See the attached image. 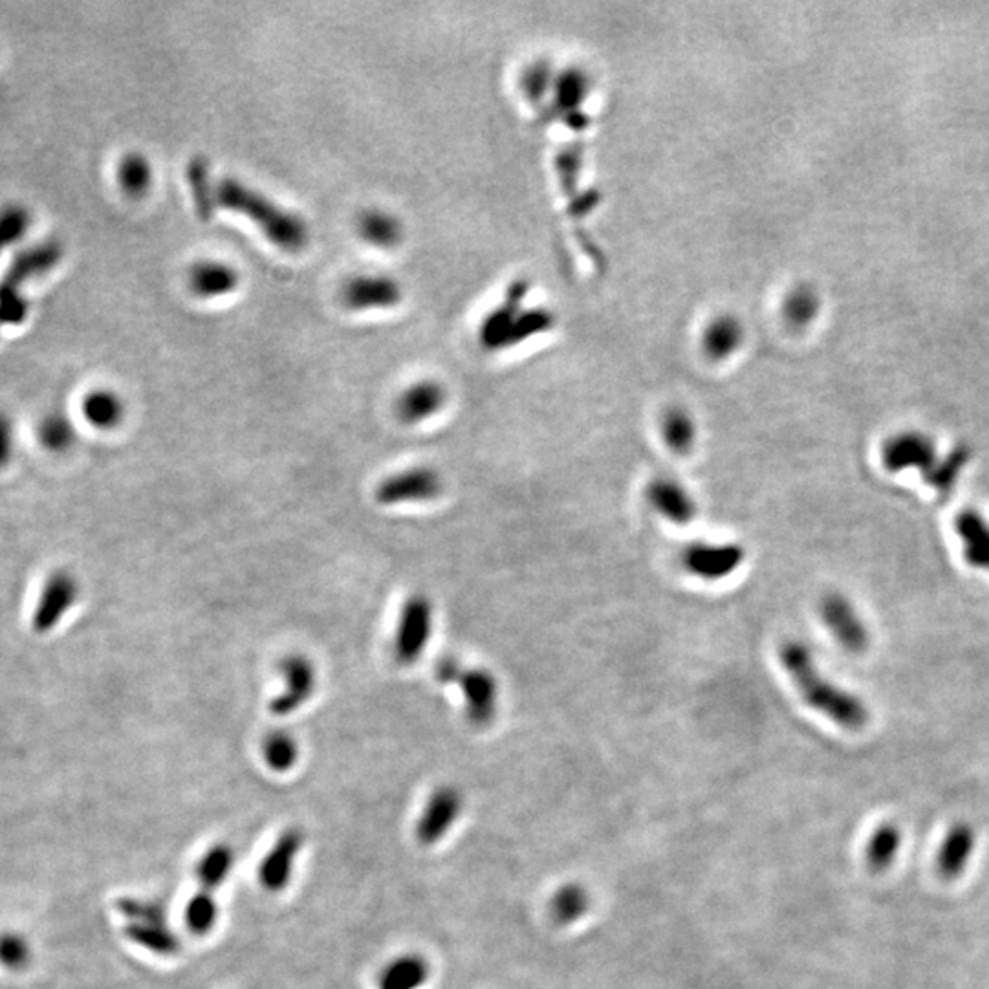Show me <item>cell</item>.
<instances>
[{
  "instance_id": "4dcf8cb0",
  "label": "cell",
  "mask_w": 989,
  "mask_h": 989,
  "mask_svg": "<svg viewBox=\"0 0 989 989\" xmlns=\"http://www.w3.org/2000/svg\"><path fill=\"white\" fill-rule=\"evenodd\" d=\"M262 757L272 772H290L299 759V744L294 735L277 729L262 742Z\"/></svg>"
},
{
  "instance_id": "ac0fdd59",
  "label": "cell",
  "mask_w": 989,
  "mask_h": 989,
  "mask_svg": "<svg viewBox=\"0 0 989 989\" xmlns=\"http://www.w3.org/2000/svg\"><path fill=\"white\" fill-rule=\"evenodd\" d=\"M975 841V832L968 823H958L949 828L936 856V867L942 878L955 880L966 870L973 856Z\"/></svg>"
},
{
  "instance_id": "e0dca14e",
  "label": "cell",
  "mask_w": 989,
  "mask_h": 989,
  "mask_svg": "<svg viewBox=\"0 0 989 989\" xmlns=\"http://www.w3.org/2000/svg\"><path fill=\"white\" fill-rule=\"evenodd\" d=\"M446 389L436 381L425 380L414 383L403 392L396 402V414L403 424H420L427 418L440 413L446 405Z\"/></svg>"
},
{
  "instance_id": "2e32d148",
  "label": "cell",
  "mask_w": 989,
  "mask_h": 989,
  "mask_svg": "<svg viewBox=\"0 0 989 989\" xmlns=\"http://www.w3.org/2000/svg\"><path fill=\"white\" fill-rule=\"evenodd\" d=\"M343 301L350 310L391 308L402 301V286L385 275H361L345 286Z\"/></svg>"
},
{
  "instance_id": "7a4b0ae2",
  "label": "cell",
  "mask_w": 989,
  "mask_h": 989,
  "mask_svg": "<svg viewBox=\"0 0 989 989\" xmlns=\"http://www.w3.org/2000/svg\"><path fill=\"white\" fill-rule=\"evenodd\" d=\"M217 207L240 213L261 228L266 239L284 251H301L310 231L305 220L277 206L268 196L235 178H224L215 187Z\"/></svg>"
},
{
  "instance_id": "4fadbf2b",
  "label": "cell",
  "mask_w": 989,
  "mask_h": 989,
  "mask_svg": "<svg viewBox=\"0 0 989 989\" xmlns=\"http://www.w3.org/2000/svg\"><path fill=\"white\" fill-rule=\"evenodd\" d=\"M63 257H65V246L61 240H41L19 251L13 257L2 281L24 290L26 284L54 272L63 261Z\"/></svg>"
},
{
  "instance_id": "8d00e7d4",
  "label": "cell",
  "mask_w": 989,
  "mask_h": 989,
  "mask_svg": "<svg viewBox=\"0 0 989 989\" xmlns=\"http://www.w3.org/2000/svg\"><path fill=\"white\" fill-rule=\"evenodd\" d=\"M821 310V299L816 290L808 286H799L792 294L788 295L784 312L790 323L794 325H810Z\"/></svg>"
},
{
  "instance_id": "52a82bcc",
  "label": "cell",
  "mask_w": 989,
  "mask_h": 989,
  "mask_svg": "<svg viewBox=\"0 0 989 989\" xmlns=\"http://www.w3.org/2000/svg\"><path fill=\"white\" fill-rule=\"evenodd\" d=\"M682 566L702 581H722L733 576L746 561V550L739 543L695 541L682 550Z\"/></svg>"
},
{
  "instance_id": "8992f818",
  "label": "cell",
  "mask_w": 989,
  "mask_h": 989,
  "mask_svg": "<svg viewBox=\"0 0 989 989\" xmlns=\"http://www.w3.org/2000/svg\"><path fill=\"white\" fill-rule=\"evenodd\" d=\"M444 491V479L435 468L416 466L403 469L387 479L381 480L376 488V500L381 506L418 504L438 499Z\"/></svg>"
},
{
  "instance_id": "277c9868",
  "label": "cell",
  "mask_w": 989,
  "mask_h": 989,
  "mask_svg": "<svg viewBox=\"0 0 989 989\" xmlns=\"http://www.w3.org/2000/svg\"><path fill=\"white\" fill-rule=\"evenodd\" d=\"M881 466L889 473L918 471L927 479L938 466V447L935 440L924 431H898L883 440L880 451Z\"/></svg>"
},
{
  "instance_id": "3957f363",
  "label": "cell",
  "mask_w": 989,
  "mask_h": 989,
  "mask_svg": "<svg viewBox=\"0 0 989 989\" xmlns=\"http://www.w3.org/2000/svg\"><path fill=\"white\" fill-rule=\"evenodd\" d=\"M435 607L425 594H413L405 599L396 634H394V656L400 665H413L422 658L429 640L433 636Z\"/></svg>"
},
{
  "instance_id": "d590c367",
  "label": "cell",
  "mask_w": 989,
  "mask_h": 989,
  "mask_svg": "<svg viewBox=\"0 0 989 989\" xmlns=\"http://www.w3.org/2000/svg\"><path fill=\"white\" fill-rule=\"evenodd\" d=\"M30 299L24 290L0 281V325L21 327L30 316Z\"/></svg>"
},
{
  "instance_id": "ab89813d",
  "label": "cell",
  "mask_w": 989,
  "mask_h": 989,
  "mask_svg": "<svg viewBox=\"0 0 989 989\" xmlns=\"http://www.w3.org/2000/svg\"><path fill=\"white\" fill-rule=\"evenodd\" d=\"M462 667L464 665L458 662L457 658L444 656L440 662L436 663V680L442 685H455L457 684L458 674L462 671Z\"/></svg>"
},
{
  "instance_id": "ffe728a7",
  "label": "cell",
  "mask_w": 989,
  "mask_h": 989,
  "mask_svg": "<svg viewBox=\"0 0 989 989\" xmlns=\"http://www.w3.org/2000/svg\"><path fill=\"white\" fill-rule=\"evenodd\" d=\"M189 286L200 297H222L239 286V273L224 262H198L189 273Z\"/></svg>"
},
{
  "instance_id": "d6986e66",
  "label": "cell",
  "mask_w": 989,
  "mask_h": 989,
  "mask_svg": "<svg viewBox=\"0 0 989 989\" xmlns=\"http://www.w3.org/2000/svg\"><path fill=\"white\" fill-rule=\"evenodd\" d=\"M125 935L132 944L142 947L156 957H176L182 949V944L169 920H143V922H127Z\"/></svg>"
},
{
  "instance_id": "7402d4cb",
  "label": "cell",
  "mask_w": 989,
  "mask_h": 989,
  "mask_svg": "<svg viewBox=\"0 0 989 989\" xmlns=\"http://www.w3.org/2000/svg\"><path fill=\"white\" fill-rule=\"evenodd\" d=\"M81 411L88 424L99 431L116 429L125 418V403L118 392L110 389H94L81 403Z\"/></svg>"
},
{
  "instance_id": "f546056e",
  "label": "cell",
  "mask_w": 989,
  "mask_h": 989,
  "mask_svg": "<svg viewBox=\"0 0 989 989\" xmlns=\"http://www.w3.org/2000/svg\"><path fill=\"white\" fill-rule=\"evenodd\" d=\"M359 233L374 246L392 248L402 240V222L385 211H367L359 218Z\"/></svg>"
},
{
  "instance_id": "cb8c5ba5",
  "label": "cell",
  "mask_w": 989,
  "mask_h": 989,
  "mask_svg": "<svg viewBox=\"0 0 989 989\" xmlns=\"http://www.w3.org/2000/svg\"><path fill=\"white\" fill-rule=\"evenodd\" d=\"M662 438L665 446L676 457H687L696 442V425L693 416L682 407H671L663 413Z\"/></svg>"
},
{
  "instance_id": "d4e9b609",
  "label": "cell",
  "mask_w": 989,
  "mask_h": 989,
  "mask_svg": "<svg viewBox=\"0 0 989 989\" xmlns=\"http://www.w3.org/2000/svg\"><path fill=\"white\" fill-rule=\"evenodd\" d=\"M590 909V896L583 885L566 883L550 900V916L557 925L576 924Z\"/></svg>"
},
{
  "instance_id": "5bb4252c",
  "label": "cell",
  "mask_w": 989,
  "mask_h": 989,
  "mask_svg": "<svg viewBox=\"0 0 989 989\" xmlns=\"http://www.w3.org/2000/svg\"><path fill=\"white\" fill-rule=\"evenodd\" d=\"M645 500L660 517L673 524H689L698 513L695 499L684 484L665 475L649 480Z\"/></svg>"
},
{
  "instance_id": "6da1fadb",
  "label": "cell",
  "mask_w": 989,
  "mask_h": 989,
  "mask_svg": "<svg viewBox=\"0 0 989 989\" xmlns=\"http://www.w3.org/2000/svg\"><path fill=\"white\" fill-rule=\"evenodd\" d=\"M777 654L797 693L814 711L848 731L867 726L869 707L859 696L826 678L805 642L784 640Z\"/></svg>"
},
{
  "instance_id": "f35d334b",
  "label": "cell",
  "mask_w": 989,
  "mask_h": 989,
  "mask_svg": "<svg viewBox=\"0 0 989 989\" xmlns=\"http://www.w3.org/2000/svg\"><path fill=\"white\" fill-rule=\"evenodd\" d=\"M15 447V429L10 414L0 411V469L6 468L13 457Z\"/></svg>"
},
{
  "instance_id": "4316f807",
  "label": "cell",
  "mask_w": 989,
  "mask_h": 989,
  "mask_svg": "<svg viewBox=\"0 0 989 989\" xmlns=\"http://www.w3.org/2000/svg\"><path fill=\"white\" fill-rule=\"evenodd\" d=\"M116 180L125 195L142 198L153 184V169L143 154H125L116 169Z\"/></svg>"
},
{
  "instance_id": "74e56055",
  "label": "cell",
  "mask_w": 989,
  "mask_h": 989,
  "mask_svg": "<svg viewBox=\"0 0 989 989\" xmlns=\"http://www.w3.org/2000/svg\"><path fill=\"white\" fill-rule=\"evenodd\" d=\"M32 960L30 942L19 933L0 935V966L10 971H21Z\"/></svg>"
},
{
  "instance_id": "7c38bea8",
  "label": "cell",
  "mask_w": 989,
  "mask_h": 989,
  "mask_svg": "<svg viewBox=\"0 0 989 989\" xmlns=\"http://www.w3.org/2000/svg\"><path fill=\"white\" fill-rule=\"evenodd\" d=\"M305 845V836L299 828H286L277 837L259 869L261 885L270 892H281L290 885L294 876L295 861Z\"/></svg>"
},
{
  "instance_id": "44dd1931",
  "label": "cell",
  "mask_w": 989,
  "mask_h": 989,
  "mask_svg": "<svg viewBox=\"0 0 989 989\" xmlns=\"http://www.w3.org/2000/svg\"><path fill=\"white\" fill-rule=\"evenodd\" d=\"M431 975L422 955H402L381 969L378 989H420Z\"/></svg>"
},
{
  "instance_id": "30bf717a",
  "label": "cell",
  "mask_w": 989,
  "mask_h": 989,
  "mask_svg": "<svg viewBox=\"0 0 989 989\" xmlns=\"http://www.w3.org/2000/svg\"><path fill=\"white\" fill-rule=\"evenodd\" d=\"M460 812H462V797L458 794L457 788L438 786L435 792L429 795L424 810L418 817L416 823L418 841L425 847L442 841L457 823Z\"/></svg>"
},
{
  "instance_id": "83f0119b",
  "label": "cell",
  "mask_w": 989,
  "mask_h": 989,
  "mask_svg": "<svg viewBox=\"0 0 989 989\" xmlns=\"http://www.w3.org/2000/svg\"><path fill=\"white\" fill-rule=\"evenodd\" d=\"M33 226V213L24 204L11 202L0 207V259L6 251L26 239Z\"/></svg>"
},
{
  "instance_id": "836d02e7",
  "label": "cell",
  "mask_w": 989,
  "mask_h": 989,
  "mask_svg": "<svg viewBox=\"0 0 989 989\" xmlns=\"http://www.w3.org/2000/svg\"><path fill=\"white\" fill-rule=\"evenodd\" d=\"M218 920L217 894L196 891L185 909L187 929L196 936H204L215 929Z\"/></svg>"
},
{
  "instance_id": "9c48e42d",
  "label": "cell",
  "mask_w": 989,
  "mask_h": 989,
  "mask_svg": "<svg viewBox=\"0 0 989 989\" xmlns=\"http://www.w3.org/2000/svg\"><path fill=\"white\" fill-rule=\"evenodd\" d=\"M284 687L281 695L270 702L275 717H288L305 706L317 687L316 665L305 654H290L281 662Z\"/></svg>"
},
{
  "instance_id": "1f68e13d",
  "label": "cell",
  "mask_w": 989,
  "mask_h": 989,
  "mask_svg": "<svg viewBox=\"0 0 989 989\" xmlns=\"http://www.w3.org/2000/svg\"><path fill=\"white\" fill-rule=\"evenodd\" d=\"M969 458H971V453H969L968 447H955L953 451L947 453L946 457L940 458L938 466L924 480L925 484L929 488H933L936 493H940V495L951 493V491L955 490L958 480H960L964 469L968 466Z\"/></svg>"
},
{
  "instance_id": "d6a6232c",
  "label": "cell",
  "mask_w": 989,
  "mask_h": 989,
  "mask_svg": "<svg viewBox=\"0 0 989 989\" xmlns=\"http://www.w3.org/2000/svg\"><path fill=\"white\" fill-rule=\"evenodd\" d=\"M740 341H742V327L739 323L729 317H720L707 327L704 347L707 356L724 359L739 348Z\"/></svg>"
},
{
  "instance_id": "9a60e30c",
  "label": "cell",
  "mask_w": 989,
  "mask_h": 989,
  "mask_svg": "<svg viewBox=\"0 0 989 989\" xmlns=\"http://www.w3.org/2000/svg\"><path fill=\"white\" fill-rule=\"evenodd\" d=\"M953 528L962 546L964 561L979 572H989V519L982 511H958Z\"/></svg>"
},
{
  "instance_id": "ba28073f",
  "label": "cell",
  "mask_w": 989,
  "mask_h": 989,
  "mask_svg": "<svg viewBox=\"0 0 989 989\" xmlns=\"http://www.w3.org/2000/svg\"><path fill=\"white\" fill-rule=\"evenodd\" d=\"M464 709L469 722L477 728H486L497 717L499 709V684L488 669L462 667L457 680Z\"/></svg>"
},
{
  "instance_id": "f1b7e54d",
  "label": "cell",
  "mask_w": 989,
  "mask_h": 989,
  "mask_svg": "<svg viewBox=\"0 0 989 989\" xmlns=\"http://www.w3.org/2000/svg\"><path fill=\"white\" fill-rule=\"evenodd\" d=\"M187 180L191 187V195L195 200L196 213L202 220H209L215 215L217 209V198H215V187L209 174V165L202 156H196L187 167Z\"/></svg>"
},
{
  "instance_id": "603a6c76",
  "label": "cell",
  "mask_w": 989,
  "mask_h": 989,
  "mask_svg": "<svg viewBox=\"0 0 989 989\" xmlns=\"http://www.w3.org/2000/svg\"><path fill=\"white\" fill-rule=\"evenodd\" d=\"M233 867H235V852L229 845L218 843L207 848L206 854L196 863L195 878L196 883L200 885L198 891L217 894L218 889L228 880Z\"/></svg>"
},
{
  "instance_id": "8fae6325",
  "label": "cell",
  "mask_w": 989,
  "mask_h": 989,
  "mask_svg": "<svg viewBox=\"0 0 989 989\" xmlns=\"http://www.w3.org/2000/svg\"><path fill=\"white\" fill-rule=\"evenodd\" d=\"M77 594L79 587L76 577L72 574L59 570L48 577L37 601V607L33 610V631L44 634L55 629L59 621L65 618L66 612L74 607Z\"/></svg>"
},
{
  "instance_id": "484cf974",
  "label": "cell",
  "mask_w": 989,
  "mask_h": 989,
  "mask_svg": "<svg viewBox=\"0 0 989 989\" xmlns=\"http://www.w3.org/2000/svg\"><path fill=\"white\" fill-rule=\"evenodd\" d=\"M900 845H902V834H900L898 826L891 825V823L878 826L872 832V836L867 841V847H865V859H867L869 869L874 870V872H883V870L889 869L892 861L898 856Z\"/></svg>"
},
{
  "instance_id": "e575fe53",
  "label": "cell",
  "mask_w": 989,
  "mask_h": 989,
  "mask_svg": "<svg viewBox=\"0 0 989 989\" xmlns=\"http://www.w3.org/2000/svg\"><path fill=\"white\" fill-rule=\"evenodd\" d=\"M37 435H39V442L48 451L63 453L66 449L74 446L76 427L66 414L50 413L48 416H44L43 422L39 424Z\"/></svg>"
},
{
  "instance_id": "5b68a950",
  "label": "cell",
  "mask_w": 989,
  "mask_h": 989,
  "mask_svg": "<svg viewBox=\"0 0 989 989\" xmlns=\"http://www.w3.org/2000/svg\"><path fill=\"white\" fill-rule=\"evenodd\" d=\"M819 616L826 627L847 653L861 654L869 649V627L859 610L841 592H828L819 601Z\"/></svg>"
}]
</instances>
